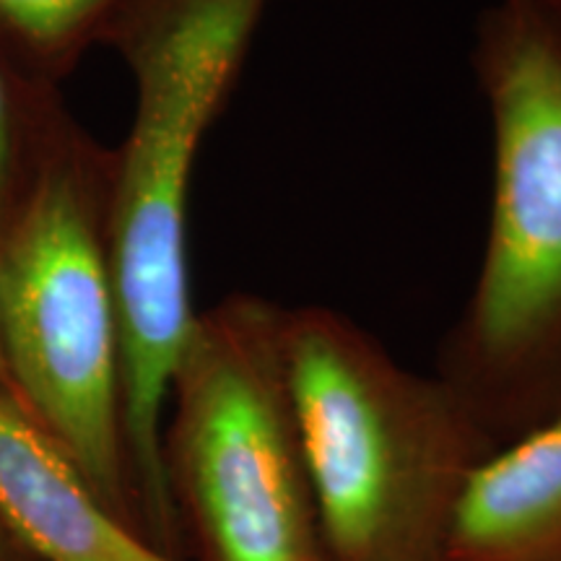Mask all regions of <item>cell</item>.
I'll return each instance as SVG.
<instances>
[{
    "mask_svg": "<svg viewBox=\"0 0 561 561\" xmlns=\"http://www.w3.org/2000/svg\"><path fill=\"white\" fill-rule=\"evenodd\" d=\"M273 0H125L104 45L128 68L133 117L110 164V255L121 310L123 437L140 533L180 557L164 473L167 403L198 310L193 174Z\"/></svg>",
    "mask_w": 561,
    "mask_h": 561,
    "instance_id": "6da1fadb",
    "label": "cell"
},
{
    "mask_svg": "<svg viewBox=\"0 0 561 561\" xmlns=\"http://www.w3.org/2000/svg\"><path fill=\"white\" fill-rule=\"evenodd\" d=\"M471 62L491 123L489 229L434 375L500 450L561 413V21L494 0Z\"/></svg>",
    "mask_w": 561,
    "mask_h": 561,
    "instance_id": "7a4b0ae2",
    "label": "cell"
},
{
    "mask_svg": "<svg viewBox=\"0 0 561 561\" xmlns=\"http://www.w3.org/2000/svg\"><path fill=\"white\" fill-rule=\"evenodd\" d=\"M284 356L328 561H439L462 486L496 450L471 413L333 307H286Z\"/></svg>",
    "mask_w": 561,
    "mask_h": 561,
    "instance_id": "3957f363",
    "label": "cell"
},
{
    "mask_svg": "<svg viewBox=\"0 0 561 561\" xmlns=\"http://www.w3.org/2000/svg\"><path fill=\"white\" fill-rule=\"evenodd\" d=\"M110 164L112 149L76 123L0 240V359L9 398L140 533L123 437Z\"/></svg>",
    "mask_w": 561,
    "mask_h": 561,
    "instance_id": "277c9868",
    "label": "cell"
},
{
    "mask_svg": "<svg viewBox=\"0 0 561 561\" xmlns=\"http://www.w3.org/2000/svg\"><path fill=\"white\" fill-rule=\"evenodd\" d=\"M286 307L229 294L198 310L161 453L201 561H328L284 356Z\"/></svg>",
    "mask_w": 561,
    "mask_h": 561,
    "instance_id": "5b68a950",
    "label": "cell"
},
{
    "mask_svg": "<svg viewBox=\"0 0 561 561\" xmlns=\"http://www.w3.org/2000/svg\"><path fill=\"white\" fill-rule=\"evenodd\" d=\"M0 523L37 561H185L146 541L13 398L0 392Z\"/></svg>",
    "mask_w": 561,
    "mask_h": 561,
    "instance_id": "8992f818",
    "label": "cell"
},
{
    "mask_svg": "<svg viewBox=\"0 0 561 561\" xmlns=\"http://www.w3.org/2000/svg\"><path fill=\"white\" fill-rule=\"evenodd\" d=\"M439 561H561V413L476 468Z\"/></svg>",
    "mask_w": 561,
    "mask_h": 561,
    "instance_id": "52a82bcc",
    "label": "cell"
},
{
    "mask_svg": "<svg viewBox=\"0 0 561 561\" xmlns=\"http://www.w3.org/2000/svg\"><path fill=\"white\" fill-rule=\"evenodd\" d=\"M73 125L58 87L32 79L0 55V240Z\"/></svg>",
    "mask_w": 561,
    "mask_h": 561,
    "instance_id": "ba28073f",
    "label": "cell"
},
{
    "mask_svg": "<svg viewBox=\"0 0 561 561\" xmlns=\"http://www.w3.org/2000/svg\"><path fill=\"white\" fill-rule=\"evenodd\" d=\"M125 0H0V55L32 79L62 87L104 45Z\"/></svg>",
    "mask_w": 561,
    "mask_h": 561,
    "instance_id": "9c48e42d",
    "label": "cell"
},
{
    "mask_svg": "<svg viewBox=\"0 0 561 561\" xmlns=\"http://www.w3.org/2000/svg\"><path fill=\"white\" fill-rule=\"evenodd\" d=\"M0 561H32L24 551L19 549V543L9 536V530L0 523Z\"/></svg>",
    "mask_w": 561,
    "mask_h": 561,
    "instance_id": "30bf717a",
    "label": "cell"
},
{
    "mask_svg": "<svg viewBox=\"0 0 561 561\" xmlns=\"http://www.w3.org/2000/svg\"><path fill=\"white\" fill-rule=\"evenodd\" d=\"M533 3H538L543 11H549L551 16H557L561 21V0H533Z\"/></svg>",
    "mask_w": 561,
    "mask_h": 561,
    "instance_id": "8fae6325",
    "label": "cell"
},
{
    "mask_svg": "<svg viewBox=\"0 0 561 561\" xmlns=\"http://www.w3.org/2000/svg\"><path fill=\"white\" fill-rule=\"evenodd\" d=\"M0 392L9 396V380H5V369H3V359H0Z\"/></svg>",
    "mask_w": 561,
    "mask_h": 561,
    "instance_id": "7c38bea8",
    "label": "cell"
}]
</instances>
